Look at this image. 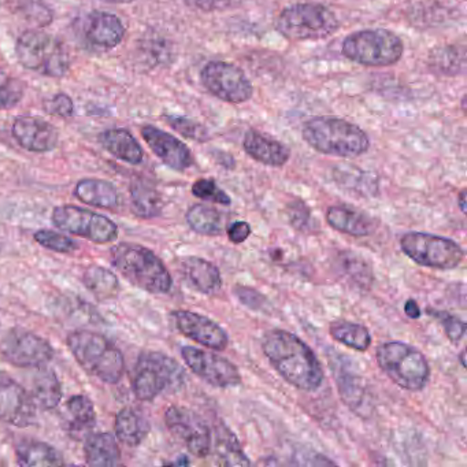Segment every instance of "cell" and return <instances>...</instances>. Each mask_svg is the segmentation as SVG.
<instances>
[{"mask_svg": "<svg viewBox=\"0 0 467 467\" xmlns=\"http://www.w3.org/2000/svg\"><path fill=\"white\" fill-rule=\"evenodd\" d=\"M29 396L36 409L54 410L62 399V387L56 371L47 366L36 368L29 379Z\"/></svg>", "mask_w": 467, "mask_h": 467, "instance_id": "25", "label": "cell"}, {"mask_svg": "<svg viewBox=\"0 0 467 467\" xmlns=\"http://www.w3.org/2000/svg\"><path fill=\"white\" fill-rule=\"evenodd\" d=\"M111 264L133 285L149 294H168L173 285L162 261L140 244L119 243L111 248Z\"/></svg>", "mask_w": 467, "mask_h": 467, "instance_id": "3", "label": "cell"}, {"mask_svg": "<svg viewBox=\"0 0 467 467\" xmlns=\"http://www.w3.org/2000/svg\"><path fill=\"white\" fill-rule=\"evenodd\" d=\"M330 336L333 340L355 351H368L370 348L373 338L368 327L362 324L351 321H336L330 324Z\"/></svg>", "mask_w": 467, "mask_h": 467, "instance_id": "36", "label": "cell"}, {"mask_svg": "<svg viewBox=\"0 0 467 467\" xmlns=\"http://www.w3.org/2000/svg\"><path fill=\"white\" fill-rule=\"evenodd\" d=\"M65 425L67 433L75 439L88 436L97 422V414L92 401L87 396H72L65 406Z\"/></svg>", "mask_w": 467, "mask_h": 467, "instance_id": "26", "label": "cell"}, {"mask_svg": "<svg viewBox=\"0 0 467 467\" xmlns=\"http://www.w3.org/2000/svg\"><path fill=\"white\" fill-rule=\"evenodd\" d=\"M187 6L204 13L223 12L232 5V0H182Z\"/></svg>", "mask_w": 467, "mask_h": 467, "instance_id": "47", "label": "cell"}, {"mask_svg": "<svg viewBox=\"0 0 467 467\" xmlns=\"http://www.w3.org/2000/svg\"><path fill=\"white\" fill-rule=\"evenodd\" d=\"M67 343L89 376L106 384H117L124 376V355L105 336L91 330H76L67 336Z\"/></svg>", "mask_w": 467, "mask_h": 467, "instance_id": "4", "label": "cell"}, {"mask_svg": "<svg viewBox=\"0 0 467 467\" xmlns=\"http://www.w3.org/2000/svg\"><path fill=\"white\" fill-rule=\"evenodd\" d=\"M192 193L196 198L223 204V206H229L232 203L231 196L223 188L218 187L217 182L212 179H201L193 182Z\"/></svg>", "mask_w": 467, "mask_h": 467, "instance_id": "42", "label": "cell"}, {"mask_svg": "<svg viewBox=\"0 0 467 467\" xmlns=\"http://www.w3.org/2000/svg\"><path fill=\"white\" fill-rule=\"evenodd\" d=\"M466 190H462L461 193L458 195V203H459V209H461V212L463 213V214H466Z\"/></svg>", "mask_w": 467, "mask_h": 467, "instance_id": "50", "label": "cell"}, {"mask_svg": "<svg viewBox=\"0 0 467 467\" xmlns=\"http://www.w3.org/2000/svg\"><path fill=\"white\" fill-rule=\"evenodd\" d=\"M26 94V86L18 78L0 70V110L16 108Z\"/></svg>", "mask_w": 467, "mask_h": 467, "instance_id": "39", "label": "cell"}, {"mask_svg": "<svg viewBox=\"0 0 467 467\" xmlns=\"http://www.w3.org/2000/svg\"><path fill=\"white\" fill-rule=\"evenodd\" d=\"M165 423L192 455L207 458L212 453L213 431L198 412L187 407L171 406L165 412Z\"/></svg>", "mask_w": 467, "mask_h": 467, "instance_id": "14", "label": "cell"}, {"mask_svg": "<svg viewBox=\"0 0 467 467\" xmlns=\"http://www.w3.org/2000/svg\"><path fill=\"white\" fill-rule=\"evenodd\" d=\"M84 455L89 466L111 467L121 464V451L116 437L108 431L89 434L84 445Z\"/></svg>", "mask_w": 467, "mask_h": 467, "instance_id": "28", "label": "cell"}, {"mask_svg": "<svg viewBox=\"0 0 467 467\" xmlns=\"http://www.w3.org/2000/svg\"><path fill=\"white\" fill-rule=\"evenodd\" d=\"M330 366H332L333 376L337 384L338 395L343 399L344 403L349 409L357 411V414L363 407L368 409V387L357 368L348 359H346L344 355H338V357L336 355V357L330 358Z\"/></svg>", "mask_w": 467, "mask_h": 467, "instance_id": "19", "label": "cell"}, {"mask_svg": "<svg viewBox=\"0 0 467 467\" xmlns=\"http://www.w3.org/2000/svg\"><path fill=\"white\" fill-rule=\"evenodd\" d=\"M45 108L47 113L53 114V116L64 117V119L72 117L73 111H75L73 100L65 94H58L51 98L50 100L45 103Z\"/></svg>", "mask_w": 467, "mask_h": 467, "instance_id": "46", "label": "cell"}, {"mask_svg": "<svg viewBox=\"0 0 467 467\" xmlns=\"http://www.w3.org/2000/svg\"><path fill=\"white\" fill-rule=\"evenodd\" d=\"M461 362H462V366H463V368H466V359H464V351H462L461 352Z\"/></svg>", "mask_w": 467, "mask_h": 467, "instance_id": "53", "label": "cell"}, {"mask_svg": "<svg viewBox=\"0 0 467 467\" xmlns=\"http://www.w3.org/2000/svg\"><path fill=\"white\" fill-rule=\"evenodd\" d=\"M34 239L42 247L59 254L75 253L78 248V242L50 229H40L34 234Z\"/></svg>", "mask_w": 467, "mask_h": 467, "instance_id": "41", "label": "cell"}, {"mask_svg": "<svg viewBox=\"0 0 467 467\" xmlns=\"http://www.w3.org/2000/svg\"><path fill=\"white\" fill-rule=\"evenodd\" d=\"M165 119L176 132H179L184 138L190 139V140L206 143L212 139L209 130L201 122L182 116H165Z\"/></svg>", "mask_w": 467, "mask_h": 467, "instance_id": "40", "label": "cell"}, {"mask_svg": "<svg viewBox=\"0 0 467 467\" xmlns=\"http://www.w3.org/2000/svg\"><path fill=\"white\" fill-rule=\"evenodd\" d=\"M0 357L17 368H36L53 360L54 348L36 333L15 327L0 340Z\"/></svg>", "mask_w": 467, "mask_h": 467, "instance_id": "12", "label": "cell"}, {"mask_svg": "<svg viewBox=\"0 0 467 467\" xmlns=\"http://www.w3.org/2000/svg\"><path fill=\"white\" fill-rule=\"evenodd\" d=\"M214 434L212 451L214 448L218 464L221 466H250V459L245 455L236 434L228 426L220 423L214 429Z\"/></svg>", "mask_w": 467, "mask_h": 467, "instance_id": "30", "label": "cell"}, {"mask_svg": "<svg viewBox=\"0 0 467 467\" xmlns=\"http://www.w3.org/2000/svg\"><path fill=\"white\" fill-rule=\"evenodd\" d=\"M51 221L57 228L97 244H109L119 237V226L110 218L83 207H56Z\"/></svg>", "mask_w": 467, "mask_h": 467, "instance_id": "11", "label": "cell"}, {"mask_svg": "<svg viewBox=\"0 0 467 467\" xmlns=\"http://www.w3.org/2000/svg\"><path fill=\"white\" fill-rule=\"evenodd\" d=\"M201 81L210 94L223 102L245 103L254 95L250 78L239 67L229 62H209L202 69Z\"/></svg>", "mask_w": 467, "mask_h": 467, "instance_id": "13", "label": "cell"}, {"mask_svg": "<svg viewBox=\"0 0 467 467\" xmlns=\"http://www.w3.org/2000/svg\"><path fill=\"white\" fill-rule=\"evenodd\" d=\"M100 144L106 151L130 165L143 162V149L135 138L125 130H109L99 136Z\"/></svg>", "mask_w": 467, "mask_h": 467, "instance_id": "31", "label": "cell"}, {"mask_svg": "<svg viewBox=\"0 0 467 467\" xmlns=\"http://www.w3.org/2000/svg\"><path fill=\"white\" fill-rule=\"evenodd\" d=\"M150 426L146 415L133 407H125L117 414L114 431L117 439L128 447H138L149 436Z\"/></svg>", "mask_w": 467, "mask_h": 467, "instance_id": "29", "label": "cell"}, {"mask_svg": "<svg viewBox=\"0 0 467 467\" xmlns=\"http://www.w3.org/2000/svg\"><path fill=\"white\" fill-rule=\"evenodd\" d=\"M234 291L237 299L242 302V305H244L245 307L251 308V310H262V308L267 305L266 297H265L261 292L256 291V289L250 288V286L237 285L234 286Z\"/></svg>", "mask_w": 467, "mask_h": 467, "instance_id": "45", "label": "cell"}, {"mask_svg": "<svg viewBox=\"0 0 467 467\" xmlns=\"http://www.w3.org/2000/svg\"><path fill=\"white\" fill-rule=\"evenodd\" d=\"M81 34L89 45L114 48L124 39L125 28L117 16L94 12L81 20Z\"/></svg>", "mask_w": 467, "mask_h": 467, "instance_id": "21", "label": "cell"}, {"mask_svg": "<svg viewBox=\"0 0 467 467\" xmlns=\"http://www.w3.org/2000/svg\"><path fill=\"white\" fill-rule=\"evenodd\" d=\"M187 379L182 366L160 351H144L139 355L132 371V390L139 400L151 401L162 393H176Z\"/></svg>", "mask_w": 467, "mask_h": 467, "instance_id": "5", "label": "cell"}, {"mask_svg": "<svg viewBox=\"0 0 467 467\" xmlns=\"http://www.w3.org/2000/svg\"><path fill=\"white\" fill-rule=\"evenodd\" d=\"M429 64L439 75L453 78L463 72L464 54L455 46H441L431 51Z\"/></svg>", "mask_w": 467, "mask_h": 467, "instance_id": "38", "label": "cell"}, {"mask_svg": "<svg viewBox=\"0 0 467 467\" xmlns=\"http://www.w3.org/2000/svg\"><path fill=\"white\" fill-rule=\"evenodd\" d=\"M16 56L26 69L47 78H64L70 67L65 46L53 35L43 32H24L16 46Z\"/></svg>", "mask_w": 467, "mask_h": 467, "instance_id": "8", "label": "cell"}, {"mask_svg": "<svg viewBox=\"0 0 467 467\" xmlns=\"http://www.w3.org/2000/svg\"><path fill=\"white\" fill-rule=\"evenodd\" d=\"M75 196L83 203L105 210L117 209L121 203L119 190L106 180H81L76 185Z\"/></svg>", "mask_w": 467, "mask_h": 467, "instance_id": "27", "label": "cell"}, {"mask_svg": "<svg viewBox=\"0 0 467 467\" xmlns=\"http://www.w3.org/2000/svg\"><path fill=\"white\" fill-rule=\"evenodd\" d=\"M404 313H406V316L409 317V318L412 319H418L422 316L420 306H418V303L412 299L407 300L406 305H404Z\"/></svg>", "mask_w": 467, "mask_h": 467, "instance_id": "49", "label": "cell"}, {"mask_svg": "<svg viewBox=\"0 0 467 467\" xmlns=\"http://www.w3.org/2000/svg\"><path fill=\"white\" fill-rule=\"evenodd\" d=\"M141 136L152 152L173 171H184L193 165L191 150L171 133L152 125H146L141 128Z\"/></svg>", "mask_w": 467, "mask_h": 467, "instance_id": "18", "label": "cell"}, {"mask_svg": "<svg viewBox=\"0 0 467 467\" xmlns=\"http://www.w3.org/2000/svg\"><path fill=\"white\" fill-rule=\"evenodd\" d=\"M275 28L291 42H306L329 37L337 31L338 21L324 5L295 4L280 13Z\"/></svg>", "mask_w": 467, "mask_h": 467, "instance_id": "9", "label": "cell"}, {"mask_svg": "<svg viewBox=\"0 0 467 467\" xmlns=\"http://www.w3.org/2000/svg\"><path fill=\"white\" fill-rule=\"evenodd\" d=\"M166 464H176V466H188L190 464V459L187 458V456H180L177 461L173 462H166Z\"/></svg>", "mask_w": 467, "mask_h": 467, "instance_id": "51", "label": "cell"}, {"mask_svg": "<svg viewBox=\"0 0 467 467\" xmlns=\"http://www.w3.org/2000/svg\"><path fill=\"white\" fill-rule=\"evenodd\" d=\"M462 109H463V111H466V95L462 98Z\"/></svg>", "mask_w": 467, "mask_h": 467, "instance_id": "54", "label": "cell"}, {"mask_svg": "<svg viewBox=\"0 0 467 467\" xmlns=\"http://www.w3.org/2000/svg\"><path fill=\"white\" fill-rule=\"evenodd\" d=\"M103 2H108V4H132L133 0H103Z\"/></svg>", "mask_w": 467, "mask_h": 467, "instance_id": "52", "label": "cell"}, {"mask_svg": "<svg viewBox=\"0 0 467 467\" xmlns=\"http://www.w3.org/2000/svg\"><path fill=\"white\" fill-rule=\"evenodd\" d=\"M87 288L100 300L111 299L119 291V281L111 270L103 266H89L83 275Z\"/></svg>", "mask_w": 467, "mask_h": 467, "instance_id": "37", "label": "cell"}, {"mask_svg": "<svg viewBox=\"0 0 467 467\" xmlns=\"http://www.w3.org/2000/svg\"><path fill=\"white\" fill-rule=\"evenodd\" d=\"M182 275L185 283L202 295H214L223 286L220 270L207 259L188 256L182 261Z\"/></svg>", "mask_w": 467, "mask_h": 467, "instance_id": "24", "label": "cell"}, {"mask_svg": "<svg viewBox=\"0 0 467 467\" xmlns=\"http://www.w3.org/2000/svg\"><path fill=\"white\" fill-rule=\"evenodd\" d=\"M302 138L311 149L332 157L357 158L370 149V139L362 128L337 117L308 119Z\"/></svg>", "mask_w": 467, "mask_h": 467, "instance_id": "2", "label": "cell"}, {"mask_svg": "<svg viewBox=\"0 0 467 467\" xmlns=\"http://www.w3.org/2000/svg\"><path fill=\"white\" fill-rule=\"evenodd\" d=\"M188 225L202 236H220L225 232L229 217L209 204H193L185 215Z\"/></svg>", "mask_w": 467, "mask_h": 467, "instance_id": "32", "label": "cell"}, {"mask_svg": "<svg viewBox=\"0 0 467 467\" xmlns=\"http://www.w3.org/2000/svg\"><path fill=\"white\" fill-rule=\"evenodd\" d=\"M327 221L336 231L352 237H368L379 229V220L373 215L347 206L329 207Z\"/></svg>", "mask_w": 467, "mask_h": 467, "instance_id": "23", "label": "cell"}, {"mask_svg": "<svg viewBox=\"0 0 467 467\" xmlns=\"http://www.w3.org/2000/svg\"><path fill=\"white\" fill-rule=\"evenodd\" d=\"M462 2H466V0H462Z\"/></svg>", "mask_w": 467, "mask_h": 467, "instance_id": "55", "label": "cell"}, {"mask_svg": "<svg viewBox=\"0 0 467 467\" xmlns=\"http://www.w3.org/2000/svg\"><path fill=\"white\" fill-rule=\"evenodd\" d=\"M251 236V225L245 221H236L228 228V237L234 244H242Z\"/></svg>", "mask_w": 467, "mask_h": 467, "instance_id": "48", "label": "cell"}, {"mask_svg": "<svg viewBox=\"0 0 467 467\" xmlns=\"http://www.w3.org/2000/svg\"><path fill=\"white\" fill-rule=\"evenodd\" d=\"M337 264V272L343 275L349 283L354 284L359 289H370L373 283V272H371L370 265L354 253L344 251L336 258Z\"/></svg>", "mask_w": 467, "mask_h": 467, "instance_id": "35", "label": "cell"}, {"mask_svg": "<svg viewBox=\"0 0 467 467\" xmlns=\"http://www.w3.org/2000/svg\"><path fill=\"white\" fill-rule=\"evenodd\" d=\"M341 53L349 61L368 67H392L404 53L403 42L388 29H365L346 37Z\"/></svg>", "mask_w": 467, "mask_h": 467, "instance_id": "7", "label": "cell"}, {"mask_svg": "<svg viewBox=\"0 0 467 467\" xmlns=\"http://www.w3.org/2000/svg\"><path fill=\"white\" fill-rule=\"evenodd\" d=\"M0 420L17 428L36 422V406L28 390L5 371H0Z\"/></svg>", "mask_w": 467, "mask_h": 467, "instance_id": "16", "label": "cell"}, {"mask_svg": "<svg viewBox=\"0 0 467 467\" xmlns=\"http://www.w3.org/2000/svg\"><path fill=\"white\" fill-rule=\"evenodd\" d=\"M262 351L275 371L292 387L306 392L321 388L325 374L317 355L294 333L272 329L262 337Z\"/></svg>", "mask_w": 467, "mask_h": 467, "instance_id": "1", "label": "cell"}, {"mask_svg": "<svg viewBox=\"0 0 467 467\" xmlns=\"http://www.w3.org/2000/svg\"><path fill=\"white\" fill-rule=\"evenodd\" d=\"M13 138L26 151L48 152L58 146V130L39 117H18L13 124Z\"/></svg>", "mask_w": 467, "mask_h": 467, "instance_id": "20", "label": "cell"}, {"mask_svg": "<svg viewBox=\"0 0 467 467\" xmlns=\"http://www.w3.org/2000/svg\"><path fill=\"white\" fill-rule=\"evenodd\" d=\"M171 319L182 335L201 346L215 351H223L228 347V333L209 317L193 311L177 310L171 313Z\"/></svg>", "mask_w": 467, "mask_h": 467, "instance_id": "17", "label": "cell"}, {"mask_svg": "<svg viewBox=\"0 0 467 467\" xmlns=\"http://www.w3.org/2000/svg\"><path fill=\"white\" fill-rule=\"evenodd\" d=\"M130 201H132V212L140 218L158 217L163 210L162 196L150 182H132Z\"/></svg>", "mask_w": 467, "mask_h": 467, "instance_id": "34", "label": "cell"}, {"mask_svg": "<svg viewBox=\"0 0 467 467\" xmlns=\"http://www.w3.org/2000/svg\"><path fill=\"white\" fill-rule=\"evenodd\" d=\"M286 214L289 223L297 231L306 232V229L311 228V213L305 202H291L286 207Z\"/></svg>", "mask_w": 467, "mask_h": 467, "instance_id": "44", "label": "cell"}, {"mask_svg": "<svg viewBox=\"0 0 467 467\" xmlns=\"http://www.w3.org/2000/svg\"><path fill=\"white\" fill-rule=\"evenodd\" d=\"M400 248L412 262L429 269L452 270L464 259L463 248L458 243L425 232L403 234Z\"/></svg>", "mask_w": 467, "mask_h": 467, "instance_id": "10", "label": "cell"}, {"mask_svg": "<svg viewBox=\"0 0 467 467\" xmlns=\"http://www.w3.org/2000/svg\"><path fill=\"white\" fill-rule=\"evenodd\" d=\"M377 363L390 381L411 392H420L431 379L425 355L403 341H388L377 348Z\"/></svg>", "mask_w": 467, "mask_h": 467, "instance_id": "6", "label": "cell"}, {"mask_svg": "<svg viewBox=\"0 0 467 467\" xmlns=\"http://www.w3.org/2000/svg\"><path fill=\"white\" fill-rule=\"evenodd\" d=\"M243 147L256 162L272 168H281L291 158V150L285 144L255 130H250L245 133Z\"/></svg>", "mask_w": 467, "mask_h": 467, "instance_id": "22", "label": "cell"}, {"mask_svg": "<svg viewBox=\"0 0 467 467\" xmlns=\"http://www.w3.org/2000/svg\"><path fill=\"white\" fill-rule=\"evenodd\" d=\"M182 357L193 374L213 387L232 388L242 382V374L237 366L214 352L185 346L182 348Z\"/></svg>", "mask_w": 467, "mask_h": 467, "instance_id": "15", "label": "cell"}, {"mask_svg": "<svg viewBox=\"0 0 467 467\" xmlns=\"http://www.w3.org/2000/svg\"><path fill=\"white\" fill-rule=\"evenodd\" d=\"M18 464L26 467L62 466L64 456L53 445L37 440H24L16 448Z\"/></svg>", "mask_w": 467, "mask_h": 467, "instance_id": "33", "label": "cell"}, {"mask_svg": "<svg viewBox=\"0 0 467 467\" xmlns=\"http://www.w3.org/2000/svg\"><path fill=\"white\" fill-rule=\"evenodd\" d=\"M431 316L439 319L451 343L458 344L459 341L464 337V333H466V322L462 321L458 317L451 316L450 313H442V311H433Z\"/></svg>", "mask_w": 467, "mask_h": 467, "instance_id": "43", "label": "cell"}]
</instances>
